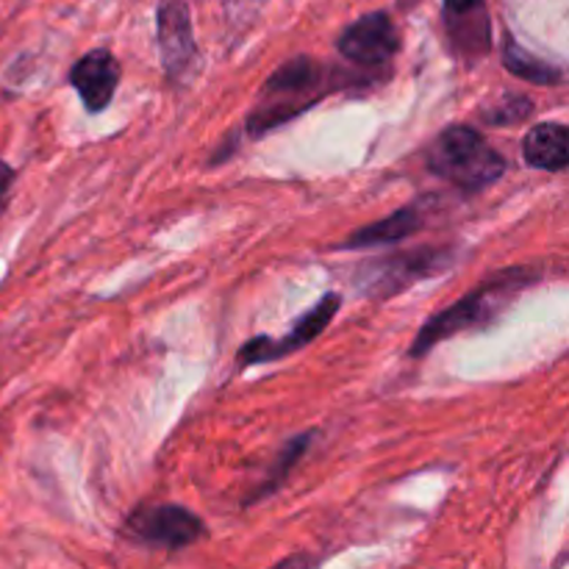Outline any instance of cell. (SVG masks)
<instances>
[{
	"mask_svg": "<svg viewBox=\"0 0 569 569\" xmlns=\"http://www.w3.org/2000/svg\"><path fill=\"white\" fill-rule=\"evenodd\" d=\"M539 281V272L531 267H511V270L495 272L492 278L467 292L465 298L456 300L450 309L428 317L426 326L420 328L417 339L411 342V356H426L428 350L437 348L445 339L456 333L472 331V328H487L489 322L498 320L506 309L517 300L522 289L533 287Z\"/></svg>",
	"mask_w": 569,
	"mask_h": 569,
	"instance_id": "6da1fadb",
	"label": "cell"
},
{
	"mask_svg": "<svg viewBox=\"0 0 569 569\" xmlns=\"http://www.w3.org/2000/svg\"><path fill=\"white\" fill-rule=\"evenodd\" d=\"M328 89L331 87H328L326 67L317 64L311 56H295L292 61L278 67L261 87L259 100L248 117V131L253 137H264L272 128L311 109Z\"/></svg>",
	"mask_w": 569,
	"mask_h": 569,
	"instance_id": "7a4b0ae2",
	"label": "cell"
},
{
	"mask_svg": "<svg viewBox=\"0 0 569 569\" xmlns=\"http://www.w3.org/2000/svg\"><path fill=\"white\" fill-rule=\"evenodd\" d=\"M428 170L465 192H481L500 181L506 159L470 126H450L428 150Z\"/></svg>",
	"mask_w": 569,
	"mask_h": 569,
	"instance_id": "3957f363",
	"label": "cell"
},
{
	"mask_svg": "<svg viewBox=\"0 0 569 569\" xmlns=\"http://www.w3.org/2000/svg\"><path fill=\"white\" fill-rule=\"evenodd\" d=\"M456 256H459L456 248H417L406 250V253L381 256V259L365 261L356 270L353 283L361 298L387 300L409 289L411 283L448 272L456 264Z\"/></svg>",
	"mask_w": 569,
	"mask_h": 569,
	"instance_id": "277c9868",
	"label": "cell"
},
{
	"mask_svg": "<svg viewBox=\"0 0 569 569\" xmlns=\"http://www.w3.org/2000/svg\"><path fill=\"white\" fill-rule=\"evenodd\" d=\"M339 306H342V295H337V292L322 295V298L317 300L315 309L306 311L300 320H295L292 331H289L283 339L256 337V339H250V342H244L242 350H239V356H237V365L244 370V367H250V365H267V361L287 359V356L295 353V350H303L306 345L315 342V339L320 337L328 326H331V320L337 317Z\"/></svg>",
	"mask_w": 569,
	"mask_h": 569,
	"instance_id": "5b68a950",
	"label": "cell"
},
{
	"mask_svg": "<svg viewBox=\"0 0 569 569\" xmlns=\"http://www.w3.org/2000/svg\"><path fill=\"white\" fill-rule=\"evenodd\" d=\"M156 26H159V50L167 81L187 83L198 70L200 59L187 0H161Z\"/></svg>",
	"mask_w": 569,
	"mask_h": 569,
	"instance_id": "8992f818",
	"label": "cell"
},
{
	"mask_svg": "<svg viewBox=\"0 0 569 569\" xmlns=\"http://www.w3.org/2000/svg\"><path fill=\"white\" fill-rule=\"evenodd\" d=\"M126 528L144 545L181 550L203 537V520L176 503H144L126 520Z\"/></svg>",
	"mask_w": 569,
	"mask_h": 569,
	"instance_id": "52a82bcc",
	"label": "cell"
},
{
	"mask_svg": "<svg viewBox=\"0 0 569 569\" xmlns=\"http://www.w3.org/2000/svg\"><path fill=\"white\" fill-rule=\"evenodd\" d=\"M339 56L361 70H378L395 59L400 48L398 28L387 11H370L342 31L337 42Z\"/></svg>",
	"mask_w": 569,
	"mask_h": 569,
	"instance_id": "ba28073f",
	"label": "cell"
},
{
	"mask_svg": "<svg viewBox=\"0 0 569 569\" xmlns=\"http://www.w3.org/2000/svg\"><path fill=\"white\" fill-rule=\"evenodd\" d=\"M70 83L81 94L89 111H103L114 98L117 83H120V64L109 50H89L72 67Z\"/></svg>",
	"mask_w": 569,
	"mask_h": 569,
	"instance_id": "9c48e42d",
	"label": "cell"
},
{
	"mask_svg": "<svg viewBox=\"0 0 569 569\" xmlns=\"http://www.w3.org/2000/svg\"><path fill=\"white\" fill-rule=\"evenodd\" d=\"M450 37L461 56H483L489 50V17L483 0H445Z\"/></svg>",
	"mask_w": 569,
	"mask_h": 569,
	"instance_id": "30bf717a",
	"label": "cell"
},
{
	"mask_svg": "<svg viewBox=\"0 0 569 569\" xmlns=\"http://www.w3.org/2000/svg\"><path fill=\"white\" fill-rule=\"evenodd\" d=\"M522 159L537 170L561 172L569 164V131L561 122H539L522 139Z\"/></svg>",
	"mask_w": 569,
	"mask_h": 569,
	"instance_id": "8fae6325",
	"label": "cell"
},
{
	"mask_svg": "<svg viewBox=\"0 0 569 569\" xmlns=\"http://www.w3.org/2000/svg\"><path fill=\"white\" fill-rule=\"evenodd\" d=\"M422 228V211L417 206H406V209L395 211L387 220H378L372 226L359 228V231L350 233L339 248L345 250H361V248H376V244H392L400 239L411 237L415 231Z\"/></svg>",
	"mask_w": 569,
	"mask_h": 569,
	"instance_id": "7c38bea8",
	"label": "cell"
},
{
	"mask_svg": "<svg viewBox=\"0 0 569 569\" xmlns=\"http://www.w3.org/2000/svg\"><path fill=\"white\" fill-rule=\"evenodd\" d=\"M503 64L511 76H520L531 83H561V78H565L559 67L517 44L515 37L503 39Z\"/></svg>",
	"mask_w": 569,
	"mask_h": 569,
	"instance_id": "4fadbf2b",
	"label": "cell"
},
{
	"mask_svg": "<svg viewBox=\"0 0 569 569\" xmlns=\"http://www.w3.org/2000/svg\"><path fill=\"white\" fill-rule=\"evenodd\" d=\"M533 103L526 94H506L500 103H495L492 109L483 111V120L492 122V126H517L526 117H531Z\"/></svg>",
	"mask_w": 569,
	"mask_h": 569,
	"instance_id": "5bb4252c",
	"label": "cell"
},
{
	"mask_svg": "<svg viewBox=\"0 0 569 569\" xmlns=\"http://www.w3.org/2000/svg\"><path fill=\"white\" fill-rule=\"evenodd\" d=\"M309 442H311V433H300L298 439H292V442L287 445V450H283L281 461H278L276 472H272V476H270V487H267L261 495H267V492H270V489H276L278 483H283V478H287V470L295 465V461L300 459V456L306 453V448H309Z\"/></svg>",
	"mask_w": 569,
	"mask_h": 569,
	"instance_id": "9a60e30c",
	"label": "cell"
},
{
	"mask_svg": "<svg viewBox=\"0 0 569 569\" xmlns=\"http://www.w3.org/2000/svg\"><path fill=\"white\" fill-rule=\"evenodd\" d=\"M11 181H14V170H11L6 161H0V200H3L6 192H9Z\"/></svg>",
	"mask_w": 569,
	"mask_h": 569,
	"instance_id": "2e32d148",
	"label": "cell"
}]
</instances>
